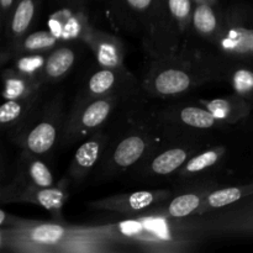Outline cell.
Instances as JSON below:
<instances>
[{"instance_id": "6da1fadb", "label": "cell", "mask_w": 253, "mask_h": 253, "mask_svg": "<svg viewBox=\"0 0 253 253\" xmlns=\"http://www.w3.org/2000/svg\"><path fill=\"white\" fill-rule=\"evenodd\" d=\"M220 47L232 56L253 54V30L235 27L220 41Z\"/></svg>"}, {"instance_id": "7a4b0ae2", "label": "cell", "mask_w": 253, "mask_h": 253, "mask_svg": "<svg viewBox=\"0 0 253 253\" xmlns=\"http://www.w3.org/2000/svg\"><path fill=\"white\" fill-rule=\"evenodd\" d=\"M155 86L162 95H174L187 90L190 86V78L179 69H167L156 77Z\"/></svg>"}, {"instance_id": "3957f363", "label": "cell", "mask_w": 253, "mask_h": 253, "mask_svg": "<svg viewBox=\"0 0 253 253\" xmlns=\"http://www.w3.org/2000/svg\"><path fill=\"white\" fill-rule=\"evenodd\" d=\"M146 148L145 141L138 136H131L125 138L115 151V162L121 167H128L133 165L143 155Z\"/></svg>"}, {"instance_id": "277c9868", "label": "cell", "mask_w": 253, "mask_h": 253, "mask_svg": "<svg viewBox=\"0 0 253 253\" xmlns=\"http://www.w3.org/2000/svg\"><path fill=\"white\" fill-rule=\"evenodd\" d=\"M56 140V128L52 124L42 123L30 132L27 137V147L34 153H44L53 146Z\"/></svg>"}, {"instance_id": "5b68a950", "label": "cell", "mask_w": 253, "mask_h": 253, "mask_svg": "<svg viewBox=\"0 0 253 253\" xmlns=\"http://www.w3.org/2000/svg\"><path fill=\"white\" fill-rule=\"evenodd\" d=\"M74 62V53L69 48H59L49 56L47 59L46 73L52 78H58L69 71Z\"/></svg>"}, {"instance_id": "8992f818", "label": "cell", "mask_w": 253, "mask_h": 253, "mask_svg": "<svg viewBox=\"0 0 253 253\" xmlns=\"http://www.w3.org/2000/svg\"><path fill=\"white\" fill-rule=\"evenodd\" d=\"M187 160V152L180 148H174L158 156L152 163V169L157 174H169L179 168Z\"/></svg>"}, {"instance_id": "52a82bcc", "label": "cell", "mask_w": 253, "mask_h": 253, "mask_svg": "<svg viewBox=\"0 0 253 253\" xmlns=\"http://www.w3.org/2000/svg\"><path fill=\"white\" fill-rule=\"evenodd\" d=\"M35 0H20L11 20V31L14 35H22L31 24L35 15Z\"/></svg>"}, {"instance_id": "ba28073f", "label": "cell", "mask_w": 253, "mask_h": 253, "mask_svg": "<svg viewBox=\"0 0 253 253\" xmlns=\"http://www.w3.org/2000/svg\"><path fill=\"white\" fill-rule=\"evenodd\" d=\"M180 119L185 125L199 128L211 127L216 121V116L211 111L203 110V109L194 108V106H188V108L183 109L180 113Z\"/></svg>"}, {"instance_id": "9c48e42d", "label": "cell", "mask_w": 253, "mask_h": 253, "mask_svg": "<svg viewBox=\"0 0 253 253\" xmlns=\"http://www.w3.org/2000/svg\"><path fill=\"white\" fill-rule=\"evenodd\" d=\"M193 22H194L197 31H199L203 35L212 34L217 26L215 12L212 11L210 5L205 4V2H202L195 7Z\"/></svg>"}, {"instance_id": "30bf717a", "label": "cell", "mask_w": 253, "mask_h": 253, "mask_svg": "<svg viewBox=\"0 0 253 253\" xmlns=\"http://www.w3.org/2000/svg\"><path fill=\"white\" fill-rule=\"evenodd\" d=\"M32 241L42 245H54L64 236V229L58 225H40L30 232Z\"/></svg>"}, {"instance_id": "8fae6325", "label": "cell", "mask_w": 253, "mask_h": 253, "mask_svg": "<svg viewBox=\"0 0 253 253\" xmlns=\"http://www.w3.org/2000/svg\"><path fill=\"white\" fill-rule=\"evenodd\" d=\"M111 105L109 101L106 100H98L95 103L90 104L84 111L83 119L82 123L86 127H94L98 126L108 118L109 113H110Z\"/></svg>"}, {"instance_id": "7c38bea8", "label": "cell", "mask_w": 253, "mask_h": 253, "mask_svg": "<svg viewBox=\"0 0 253 253\" xmlns=\"http://www.w3.org/2000/svg\"><path fill=\"white\" fill-rule=\"evenodd\" d=\"M200 204V198L195 194H185L175 198L169 205L168 212L174 217L187 216L192 214Z\"/></svg>"}, {"instance_id": "4fadbf2b", "label": "cell", "mask_w": 253, "mask_h": 253, "mask_svg": "<svg viewBox=\"0 0 253 253\" xmlns=\"http://www.w3.org/2000/svg\"><path fill=\"white\" fill-rule=\"evenodd\" d=\"M96 59L105 68H114L120 63V53L115 43L110 41H100L95 46Z\"/></svg>"}, {"instance_id": "5bb4252c", "label": "cell", "mask_w": 253, "mask_h": 253, "mask_svg": "<svg viewBox=\"0 0 253 253\" xmlns=\"http://www.w3.org/2000/svg\"><path fill=\"white\" fill-rule=\"evenodd\" d=\"M115 83V76L110 69H103L91 77L89 81V90L93 94H104Z\"/></svg>"}, {"instance_id": "9a60e30c", "label": "cell", "mask_w": 253, "mask_h": 253, "mask_svg": "<svg viewBox=\"0 0 253 253\" xmlns=\"http://www.w3.org/2000/svg\"><path fill=\"white\" fill-rule=\"evenodd\" d=\"M99 156V143L95 141L85 142L76 153V163L82 168H89L95 163Z\"/></svg>"}, {"instance_id": "2e32d148", "label": "cell", "mask_w": 253, "mask_h": 253, "mask_svg": "<svg viewBox=\"0 0 253 253\" xmlns=\"http://www.w3.org/2000/svg\"><path fill=\"white\" fill-rule=\"evenodd\" d=\"M37 200L40 204L47 210H57L62 207L64 200V194L58 189H51L49 188H43L37 193Z\"/></svg>"}, {"instance_id": "e0dca14e", "label": "cell", "mask_w": 253, "mask_h": 253, "mask_svg": "<svg viewBox=\"0 0 253 253\" xmlns=\"http://www.w3.org/2000/svg\"><path fill=\"white\" fill-rule=\"evenodd\" d=\"M241 194L242 193L239 188H227V189H221L212 193L208 199V203L212 208L225 207V205L239 200L241 198Z\"/></svg>"}, {"instance_id": "ac0fdd59", "label": "cell", "mask_w": 253, "mask_h": 253, "mask_svg": "<svg viewBox=\"0 0 253 253\" xmlns=\"http://www.w3.org/2000/svg\"><path fill=\"white\" fill-rule=\"evenodd\" d=\"M56 42V36L51 32H35L30 35L25 41V48L30 51H39V49H46L52 47Z\"/></svg>"}, {"instance_id": "d6986e66", "label": "cell", "mask_w": 253, "mask_h": 253, "mask_svg": "<svg viewBox=\"0 0 253 253\" xmlns=\"http://www.w3.org/2000/svg\"><path fill=\"white\" fill-rule=\"evenodd\" d=\"M30 174H31V178L35 182V184L39 185V187L49 188L53 184L51 172H49L48 168H47L43 163L40 162V161L32 163L31 168H30Z\"/></svg>"}, {"instance_id": "ffe728a7", "label": "cell", "mask_w": 253, "mask_h": 253, "mask_svg": "<svg viewBox=\"0 0 253 253\" xmlns=\"http://www.w3.org/2000/svg\"><path fill=\"white\" fill-rule=\"evenodd\" d=\"M219 158V155L215 151H209V152H205L203 155L197 156L193 160H190L188 162L187 167H185V170L189 173H195L199 172V170L205 169L208 167H211L212 165H215V162Z\"/></svg>"}, {"instance_id": "44dd1931", "label": "cell", "mask_w": 253, "mask_h": 253, "mask_svg": "<svg viewBox=\"0 0 253 253\" xmlns=\"http://www.w3.org/2000/svg\"><path fill=\"white\" fill-rule=\"evenodd\" d=\"M234 86L237 93L247 94L253 89V73L246 69L239 71L234 76Z\"/></svg>"}, {"instance_id": "7402d4cb", "label": "cell", "mask_w": 253, "mask_h": 253, "mask_svg": "<svg viewBox=\"0 0 253 253\" xmlns=\"http://www.w3.org/2000/svg\"><path fill=\"white\" fill-rule=\"evenodd\" d=\"M21 114V105L15 100H9L2 104L0 108V121L2 124H7L14 121L15 119L19 118Z\"/></svg>"}, {"instance_id": "603a6c76", "label": "cell", "mask_w": 253, "mask_h": 253, "mask_svg": "<svg viewBox=\"0 0 253 253\" xmlns=\"http://www.w3.org/2000/svg\"><path fill=\"white\" fill-rule=\"evenodd\" d=\"M25 89H26V85H25L24 81L19 78H9L6 81L4 98L7 100H15L25 93Z\"/></svg>"}, {"instance_id": "cb8c5ba5", "label": "cell", "mask_w": 253, "mask_h": 253, "mask_svg": "<svg viewBox=\"0 0 253 253\" xmlns=\"http://www.w3.org/2000/svg\"><path fill=\"white\" fill-rule=\"evenodd\" d=\"M168 6L170 12L178 20H185L192 10V1L190 0H168Z\"/></svg>"}, {"instance_id": "d4e9b609", "label": "cell", "mask_w": 253, "mask_h": 253, "mask_svg": "<svg viewBox=\"0 0 253 253\" xmlns=\"http://www.w3.org/2000/svg\"><path fill=\"white\" fill-rule=\"evenodd\" d=\"M42 66H43V58L41 56H37V54H35V56L22 57L17 62V68H19V71L26 74L35 73Z\"/></svg>"}, {"instance_id": "484cf974", "label": "cell", "mask_w": 253, "mask_h": 253, "mask_svg": "<svg viewBox=\"0 0 253 253\" xmlns=\"http://www.w3.org/2000/svg\"><path fill=\"white\" fill-rule=\"evenodd\" d=\"M153 203V194L150 192L133 193L128 198V207L133 210H141L143 208L150 207Z\"/></svg>"}, {"instance_id": "4316f807", "label": "cell", "mask_w": 253, "mask_h": 253, "mask_svg": "<svg viewBox=\"0 0 253 253\" xmlns=\"http://www.w3.org/2000/svg\"><path fill=\"white\" fill-rule=\"evenodd\" d=\"M121 230L124 231V234L126 235H135L138 234L141 231V225L138 222H124V225L121 226Z\"/></svg>"}, {"instance_id": "83f0119b", "label": "cell", "mask_w": 253, "mask_h": 253, "mask_svg": "<svg viewBox=\"0 0 253 253\" xmlns=\"http://www.w3.org/2000/svg\"><path fill=\"white\" fill-rule=\"evenodd\" d=\"M131 7L136 10H145L152 4L153 0H126Z\"/></svg>"}, {"instance_id": "f1b7e54d", "label": "cell", "mask_w": 253, "mask_h": 253, "mask_svg": "<svg viewBox=\"0 0 253 253\" xmlns=\"http://www.w3.org/2000/svg\"><path fill=\"white\" fill-rule=\"evenodd\" d=\"M12 2H14V0H0V4H1L2 9H9L10 6L12 5Z\"/></svg>"}]
</instances>
